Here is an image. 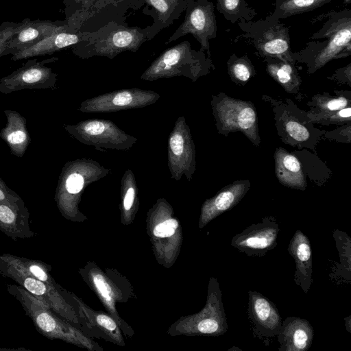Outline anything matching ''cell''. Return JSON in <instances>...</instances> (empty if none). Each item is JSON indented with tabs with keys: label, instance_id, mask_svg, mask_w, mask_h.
<instances>
[{
	"label": "cell",
	"instance_id": "f35d334b",
	"mask_svg": "<svg viewBox=\"0 0 351 351\" xmlns=\"http://www.w3.org/2000/svg\"><path fill=\"white\" fill-rule=\"evenodd\" d=\"M97 322L100 326L108 330L113 331L117 328L114 321L106 315H99L97 317Z\"/></svg>",
	"mask_w": 351,
	"mask_h": 351
},
{
	"label": "cell",
	"instance_id": "3957f363",
	"mask_svg": "<svg viewBox=\"0 0 351 351\" xmlns=\"http://www.w3.org/2000/svg\"><path fill=\"white\" fill-rule=\"evenodd\" d=\"M215 66L210 56L191 48L185 40L162 53L143 73L141 79L155 80L184 75L195 81Z\"/></svg>",
	"mask_w": 351,
	"mask_h": 351
},
{
	"label": "cell",
	"instance_id": "8fae6325",
	"mask_svg": "<svg viewBox=\"0 0 351 351\" xmlns=\"http://www.w3.org/2000/svg\"><path fill=\"white\" fill-rule=\"evenodd\" d=\"M58 60L52 57L41 61L28 60L21 67L0 79V93L10 94L24 89H54L57 74L46 64Z\"/></svg>",
	"mask_w": 351,
	"mask_h": 351
},
{
	"label": "cell",
	"instance_id": "9a60e30c",
	"mask_svg": "<svg viewBox=\"0 0 351 351\" xmlns=\"http://www.w3.org/2000/svg\"><path fill=\"white\" fill-rule=\"evenodd\" d=\"M177 122L169 140V166L172 176L180 180L185 174L189 180L195 169V149L188 127Z\"/></svg>",
	"mask_w": 351,
	"mask_h": 351
},
{
	"label": "cell",
	"instance_id": "e575fe53",
	"mask_svg": "<svg viewBox=\"0 0 351 351\" xmlns=\"http://www.w3.org/2000/svg\"><path fill=\"white\" fill-rule=\"evenodd\" d=\"M178 227V221L174 219H169L156 225L154 229V234L162 238L171 237Z\"/></svg>",
	"mask_w": 351,
	"mask_h": 351
},
{
	"label": "cell",
	"instance_id": "1f68e13d",
	"mask_svg": "<svg viewBox=\"0 0 351 351\" xmlns=\"http://www.w3.org/2000/svg\"><path fill=\"white\" fill-rule=\"evenodd\" d=\"M307 117L313 123L350 124L351 121V106H348L332 112H306Z\"/></svg>",
	"mask_w": 351,
	"mask_h": 351
},
{
	"label": "cell",
	"instance_id": "44dd1931",
	"mask_svg": "<svg viewBox=\"0 0 351 351\" xmlns=\"http://www.w3.org/2000/svg\"><path fill=\"white\" fill-rule=\"evenodd\" d=\"M29 219V213L24 202H0V230L10 238L16 241L34 237Z\"/></svg>",
	"mask_w": 351,
	"mask_h": 351
},
{
	"label": "cell",
	"instance_id": "d6a6232c",
	"mask_svg": "<svg viewBox=\"0 0 351 351\" xmlns=\"http://www.w3.org/2000/svg\"><path fill=\"white\" fill-rule=\"evenodd\" d=\"M19 262L27 270L36 278L45 282L48 285L60 290L58 285L50 274L51 267L49 265L39 260L31 259L17 256Z\"/></svg>",
	"mask_w": 351,
	"mask_h": 351
},
{
	"label": "cell",
	"instance_id": "d590c367",
	"mask_svg": "<svg viewBox=\"0 0 351 351\" xmlns=\"http://www.w3.org/2000/svg\"><path fill=\"white\" fill-rule=\"evenodd\" d=\"M0 202L17 203L23 202L22 198L10 189L0 176Z\"/></svg>",
	"mask_w": 351,
	"mask_h": 351
},
{
	"label": "cell",
	"instance_id": "60d3db41",
	"mask_svg": "<svg viewBox=\"0 0 351 351\" xmlns=\"http://www.w3.org/2000/svg\"><path fill=\"white\" fill-rule=\"evenodd\" d=\"M345 320H346V326H347V330L349 332H351V330H350V316H348V317H346L345 319Z\"/></svg>",
	"mask_w": 351,
	"mask_h": 351
},
{
	"label": "cell",
	"instance_id": "2e32d148",
	"mask_svg": "<svg viewBox=\"0 0 351 351\" xmlns=\"http://www.w3.org/2000/svg\"><path fill=\"white\" fill-rule=\"evenodd\" d=\"M67 26L65 21H52L40 19L32 21L29 19H25L17 23L15 32L8 41L3 56H12L27 49Z\"/></svg>",
	"mask_w": 351,
	"mask_h": 351
},
{
	"label": "cell",
	"instance_id": "7402d4cb",
	"mask_svg": "<svg viewBox=\"0 0 351 351\" xmlns=\"http://www.w3.org/2000/svg\"><path fill=\"white\" fill-rule=\"evenodd\" d=\"M66 8V24L77 31L82 32L86 22L97 16L101 11H107V5H121L129 0H63Z\"/></svg>",
	"mask_w": 351,
	"mask_h": 351
},
{
	"label": "cell",
	"instance_id": "8d00e7d4",
	"mask_svg": "<svg viewBox=\"0 0 351 351\" xmlns=\"http://www.w3.org/2000/svg\"><path fill=\"white\" fill-rule=\"evenodd\" d=\"M93 282L103 298L110 303L112 301L111 289L104 278L100 274H95L93 276Z\"/></svg>",
	"mask_w": 351,
	"mask_h": 351
},
{
	"label": "cell",
	"instance_id": "f1b7e54d",
	"mask_svg": "<svg viewBox=\"0 0 351 351\" xmlns=\"http://www.w3.org/2000/svg\"><path fill=\"white\" fill-rule=\"evenodd\" d=\"M338 97L331 95H316L308 103L311 112H332L348 106H351V93L339 91Z\"/></svg>",
	"mask_w": 351,
	"mask_h": 351
},
{
	"label": "cell",
	"instance_id": "5b68a950",
	"mask_svg": "<svg viewBox=\"0 0 351 351\" xmlns=\"http://www.w3.org/2000/svg\"><path fill=\"white\" fill-rule=\"evenodd\" d=\"M264 96L263 98L269 101L272 106L275 126L280 139L299 149L305 147L315 150L325 131L314 128L306 112L299 109L291 100L276 101Z\"/></svg>",
	"mask_w": 351,
	"mask_h": 351
},
{
	"label": "cell",
	"instance_id": "cb8c5ba5",
	"mask_svg": "<svg viewBox=\"0 0 351 351\" xmlns=\"http://www.w3.org/2000/svg\"><path fill=\"white\" fill-rule=\"evenodd\" d=\"M274 158L278 181L287 187L305 190L307 184L299 159L282 147L276 149Z\"/></svg>",
	"mask_w": 351,
	"mask_h": 351
},
{
	"label": "cell",
	"instance_id": "74e56055",
	"mask_svg": "<svg viewBox=\"0 0 351 351\" xmlns=\"http://www.w3.org/2000/svg\"><path fill=\"white\" fill-rule=\"evenodd\" d=\"M328 78L332 80H337L341 84H348L350 86L351 64L350 63L347 66L336 70L335 73Z\"/></svg>",
	"mask_w": 351,
	"mask_h": 351
},
{
	"label": "cell",
	"instance_id": "277c9868",
	"mask_svg": "<svg viewBox=\"0 0 351 351\" xmlns=\"http://www.w3.org/2000/svg\"><path fill=\"white\" fill-rule=\"evenodd\" d=\"M243 34L263 58H276L296 64L295 52L291 49L289 27L279 21L268 18L256 21L241 19L238 23Z\"/></svg>",
	"mask_w": 351,
	"mask_h": 351
},
{
	"label": "cell",
	"instance_id": "ac0fdd59",
	"mask_svg": "<svg viewBox=\"0 0 351 351\" xmlns=\"http://www.w3.org/2000/svg\"><path fill=\"white\" fill-rule=\"evenodd\" d=\"M250 185L248 180L235 181L206 199L202 206L199 227L236 206L247 193Z\"/></svg>",
	"mask_w": 351,
	"mask_h": 351
},
{
	"label": "cell",
	"instance_id": "836d02e7",
	"mask_svg": "<svg viewBox=\"0 0 351 351\" xmlns=\"http://www.w3.org/2000/svg\"><path fill=\"white\" fill-rule=\"evenodd\" d=\"M16 26L17 23L12 21H4L0 25V57L3 56V53Z\"/></svg>",
	"mask_w": 351,
	"mask_h": 351
},
{
	"label": "cell",
	"instance_id": "d6986e66",
	"mask_svg": "<svg viewBox=\"0 0 351 351\" xmlns=\"http://www.w3.org/2000/svg\"><path fill=\"white\" fill-rule=\"evenodd\" d=\"M314 330L303 318L289 317L282 322L277 335L279 351H306L312 345Z\"/></svg>",
	"mask_w": 351,
	"mask_h": 351
},
{
	"label": "cell",
	"instance_id": "ba28073f",
	"mask_svg": "<svg viewBox=\"0 0 351 351\" xmlns=\"http://www.w3.org/2000/svg\"><path fill=\"white\" fill-rule=\"evenodd\" d=\"M7 290L21 304L36 330L43 336L51 339H59L71 343L79 341V335L75 329L22 287L19 285H8Z\"/></svg>",
	"mask_w": 351,
	"mask_h": 351
},
{
	"label": "cell",
	"instance_id": "4316f807",
	"mask_svg": "<svg viewBox=\"0 0 351 351\" xmlns=\"http://www.w3.org/2000/svg\"><path fill=\"white\" fill-rule=\"evenodd\" d=\"M332 0H276L274 12L267 18L279 21L289 16L314 10Z\"/></svg>",
	"mask_w": 351,
	"mask_h": 351
},
{
	"label": "cell",
	"instance_id": "8992f818",
	"mask_svg": "<svg viewBox=\"0 0 351 351\" xmlns=\"http://www.w3.org/2000/svg\"><path fill=\"white\" fill-rule=\"evenodd\" d=\"M0 274L13 280L54 313L69 321H76L75 312L61 295L60 291L31 274L17 256L8 253L0 255Z\"/></svg>",
	"mask_w": 351,
	"mask_h": 351
},
{
	"label": "cell",
	"instance_id": "484cf974",
	"mask_svg": "<svg viewBox=\"0 0 351 351\" xmlns=\"http://www.w3.org/2000/svg\"><path fill=\"white\" fill-rule=\"evenodd\" d=\"M144 2L152 7L156 14L154 23L151 26L154 35L178 19L186 6V0H144Z\"/></svg>",
	"mask_w": 351,
	"mask_h": 351
},
{
	"label": "cell",
	"instance_id": "f546056e",
	"mask_svg": "<svg viewBox=\"0 0 351 351\" xmlns=\"http://www.w3.org/2000/svg\"><path fill=\"white\" fill-rule=\"evenodd\" d=\"M227 67L231 80L241 85L256 74L254 66L247 55L238 57L232 54L227 61Z\"/></svg>",
	"mask_w": 351,
	"mask_h": 351
},
{
	"label": "cell",
	"instance_id": "9c48e42d",
	"mask_svg": "<svg viewBox=\"0 0 351 351\" xmlns=\"http://www.w3.org/2000/svg\"><path fill=\"white\" fill-rule=\"evenodd\" d=\"M188 34L200 44V51L210 57L209 40L217 36V21L213 3L208 0H186V14L182 23L165 44Z\"/></svg>",
	"mask_w": 351,
	"mask_h": 351
},
{
	"label": "cell",
	"instance_id": "6da1fadb",
	"mask_svg": "<svg viewBox=\"0 0 351 351\" xmlns=\"http://www.w3.org/2000/svg\"><path fill=\"white\" fill-rule=\"evenodd\" d=\"M304 49L295 52L296 62L304 63L312 74L334 59L351 54V10L331 12L322 27L311 37Z\"/></svg>",
	"mask_w": 351,
	"mask_h": 351
},
{
	"label": "cell",
	"instance_id": "603a6c76",
	"mask_svg": "<svg viewBox=\"0 0 351 351\" xmlns=\"http://www.w3.org/2000/svg\"><path fill=\"white\" fill-rule=\"evenodd\" d=\"M6 125L0 131V138L6 143L12 155L21 158L31 143L27 120L19 112L6 110Z\"/></svg>",
	"mask_w": 351,
	"mask_h": 351
},
{
	"label": "cell",
	"instance_id": "ab89813d",
	"mask_svg": "<svg viewBox=\"0 0 351 351\" xmlns=\"http://www.w3.org/2000/svg\"><path fill=\"white\" fill-rule=\"evenodd\" d=\"M135 197V191L133 187H130L125 195L123 199V206L127 210H130L133 204Z\"/></svg>",
	"mask_w": 351,
	"mask_h": 351
},
{
	"label": "cell",
	"instance_id": "e0dca14e",
	"mask_svg": "<svg viewBox=\"0 0 351 351\" xmlns=\"http://www.w3.org/2000/svg\"><path fill=\"white\" fill-rule=\"evenodd\" d=\"M88 36L89 32L77 31L68 25L48 36L36 45L12 55L11 59L16 61L36 56L51 55L86 40Z\"/></svg>",
	"mask_w": 351,
	"mask_h": 351
},
{
	"label": "cell",
	"instance_id": "83f0119b",
	"mask_svg": "<svg viewBox=\"0 0 351 351\" xmlns=\"http://www.w3.org/2000/svg\"><path fill=\"white\" fill-rule=\"evenodd\" d=\"M216 8L227 21L233 24L241 19L252 21L257 14L254 8L249 7L245 0H217Z\"/></svg>",
	"mask_w": 351,
	"mask_h": 351
},
{
	"label": "cell",
	"instance_id": "7a4b0ae2",
	"mask_svg": "<svg viewBox=\"0 0 351 351\" xmlns=\"http://www.w3.org/2000/svg\"><path fill=\"white\" fill-rule=\"evenodd\" d=\"M154 36L151 27H128L110 21L95 32H89L88 39L72 46V51L82 58L99 56L112 59L125 51H137L144 42Z\"/></svg>",
	"mask_w": 351,
	"mask_h": 351
},
{
	"label": "cell",
	"instance_id": "52a82bcc",
	"mask_svg": "<svg viewBox=\"0 0 351 351\" xmlns=\"http://www.w3.org/2000/svg\"><path fill=\"white\" fill-rule=\"evenodd\" d=\"M212 106L219 132L228 135L240 131L256 146L260 145L256 112L250 101L219 93L213 97Z\"/></svg>",
	"mask_w": 351,
	"mask_h": 351
},
{
	"label": "cell",
	"instance_id": "4fadbf2b",
	"mask_svg": "<svg viewBox=\"0 0 351 351\" xmlns=\"http://www.w3.org/2000/svg\"><path fill=\"white\" fill-rule=\"evenodd\" d=\"M248 296L247 312L253 335L268 344L277 337L282 318L276 306L261 293L250 290Z\"/></svg>",
	"mask_w": 351,
	"mask_h": 351
},
{
	"label": "cell",
	"instance_id": "7c38bea8",
	"mask_svg": "<svg viewBox=\"0 0 351 351\" xmlns=\"http://www.w3.org/2000/svg\"><path fill=\"white\" fill-rule=\"evenodd\" d=\"M280 227L271 216L262 219V221L247 227L235 234L230 245L249 256H263L277 245Z\"/></svg>",
	"mask_w": 351,
	"mask_h": 351
},
{
	"label": "cell",
	"instance_id": "d4e9b609",
	"mask_svg": "<svg viewBox=\"0 0 351 351\" xmlns=\"http://www.w3.org/2000/svg\"><path fill=\"white\" fill-rule=\"evenodd\" d=\"M267 73L288 93L295 94L300 90L302 80L295 65L276 58H263Z\"/></svg>",
	"mask_w": 351,
	"mask_h": 351
},
{
	"label": "cell",
	"instance_id": "ffe728a7",
	"mask_svg": "<svg viewBox=\"0 0 351 351\" xmlns=\"http://www.w3.org/2000/svg\"><path fill=\"white\" fill-rule=\"evenodd\" d=\"M287 251L295 263L294 281L307 293L312 284L313 260L310 241L301 230L294 233Z\"/></svg>",
	"mask_w": 351,
	"mask_h": 351
},
{
	"label": "cell",
	"instance_id": "4dcf8cb0",
	"mask_svg": "<svg viewBox=\"0 0 351 351\" xmlns=\"http://www.w3.org/2000/svg\"><path fill=\"white\" fill-rule=\"evenodd\" d=\"M333 237L335 240L337 249L339 252L340 264L334 268V274H343L346 279V276L350 281L351 272V239L345 232L339 230L333 231Z\"/></svg>",
	"mask_w": 351,
	"mask_h": 351
},
{
	"label": "cell",
	"instance_id": "30bf717a",
	"mask_svg": "<svg viewBox=\"0 0 351 351\" xmlns=\"http://www.w3.org/2000/svg\"><path fill=\"white\" fill-rule=\"evenodd\" d=\"M64 128L79 141L97 149H128L136 142L135 138L126 134L109 121L88 120L66 125Z\"/></svg>",
	"mask_w": 351,
	"mask_h": 351
},
{
	"label": "cell",
	"instance_id": "b9f144b4",
	"mask_svg": "<svg viewBox=\"0 0 351 351\" xmlns=\"http://www.w3.org/2000/svg\"><path fill=\"white\" fill-rule=\"evenodd\" d=\"M343 2H344L346 4H349V3H350L351 0H343Z\"/></svg>",
	"mask_w": 351,
	"mask_h": 351
},
{
	"label": "cell",
	"instance_id": "5bb4252c",
	"mask_svg": "<svg viewBox=\"0 0 351 351\" xmlns=\"http://www.w3.org/2000/svg\"><path fill=\"white\" fill-rule=\"evenodd\" d=\"M159 95L152 91L130 89L114 91L84 101L79 110L84 112H110L142 108L155 102Z\"/></svg>",
	"mask_w": 351,
	"mask_h": 351
}]
</instances>
